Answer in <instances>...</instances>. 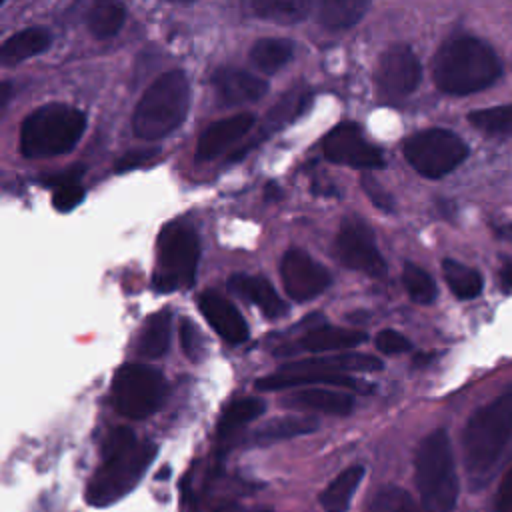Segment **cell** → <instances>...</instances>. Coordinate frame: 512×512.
Masks as SVG:
<instances>
[{
  "label": "cell",
  "mask_w": 512,
  "mask_h": 512,
  "mask_svg": "<svg viewBox=\"0 0 512 512\" xmlns=\"http://www.w3.org/2000/svg\"><path fill=\"white\" fill-rule=\"evenodd\" d=\"M212 86L224 106L256 102L268 92L266 80L238 68H218L212 74Z\"/></svg>",
  "instance_id": "5bb4252c"
},
{
  "label": "cell",
  "mask_w": 512,
  "mask_h": 512,
  "mask_svg": "<svg viewBox=\"0 0 512 512\" xmlns=\"http://www.w3.org/2000/svg\"><path fill=\"white\" fill-rule=\"evenodd\" d=\"M366 340V334L362 330L352 328H340V326H328L318 324L302 334L296 348L308 350V352H330V350H348Z\"/></svg>",
  "instance_id": "44dd1931"
},
{
  "label": "cell",
  "mask_w": 512,
  "mask_h": 512,
  "mask_svg": "<svg viewBox=\"0 0 512 512\" xmlns=\"http://www.w3.org/2000/svg\"><path fill=\"white\" fill-rule=\"evenodd\" d=\"M496 510L512 512V468L506 472V476L500 482V488L496 494Z\"/></svg>",
  "instance_id": "ab89813d"
},
{
  "label": "cell",
  "mask_w": 512,
  "mask_h": 512,
  "mask_svg": "<svg viewBox=\"0 0 512 512\" xmlns=\"http://www.w3.org/2000/svg\"><path fill=\"white\" fill-rule=\"evenodd\" d=\"M422 78L418 56L404 44L390 46L378 60L376 84L382 94L404 98L414 92Z\"/></svg>",
  "instance_id": "4fadbf2b"
},
{
  "label": "cell",
  "mask_w": 512,
  "mask_h": 512,
  "mask_svg": "<svg viewBox=\"0 0 512 512\" xmlns=\"http://www.w3.org/2000/svg\"><path fill=\"white\" fill-rule=\"evenodd\" d=\"M190 106V82L182 70H170L158 76L142 94L134 116V134L154 142L176 130Z\"/></svg>",
  "instance_id": "277c9868"
},
{
  "label": "cell",
  "mask_w": 512,
  "mask_h": 512,
  "mask_svg": "<svg viewBox=\"0 0 512 512\" xmlns=\"http://www.w3.org/2000/svg\"><path fill=\"white\" fill-rule=\"evenodd\" d=\"M252 126H254V116L250 112L232 114L228 118H222L210 124L198 140L196 156H194L196 162H208L216 158L224 148H228L230 144L246 136Z\"/></svg>",
  "instance_id": "e0dca14e"
},
{
  "label": "cell",
  "mask_w": 512,
  "mask_h": 512,
  "mask_svg": "<svg viewBox=\"0 0 512 512\" xmlns=\"http://www.w3.org/2000/svg\"><path fill=\"white\" fill-rule=\"evenodd\" d=\"M442 272L448 288L456 298L470 300L482 292V276L474 268L446 258L442 262Z\"/></svg>",
  "instance_id": "f1b7e54d"
},
{
  "label": "cell",
  "mask_w": 512,
  "mask_h": 512,
  "mask_svg": "<svg viewBox=\"0 0 512 512\" xmlns=\"http://www.w3.org/2000/svg\"><path fill=\"white\" fill-rule=\"evenodd\" d=\"M402 282H404L408 296L416 304H432L436 300V294H438L436 282L424 268H420L412 262H406L404 270H402Z\"/></svg>",
  "instance_id": "836d02e7"
},
{
  "label": "cell",
  "mask_w": 512,
  "mask_h": 512,
  "mask_svg": "<svg viewBox=\"0 0 512 512\" xmlns=\"http://www.w3.org/2000/svg\"><path fill=\"white\" fill-rule=\"evenodd\" d=\"M308 104H310V92L306 88H302V86H296L290 92L282 94V98L268 110V114H266V118H264V122L260 126L262 128V136L258 138V142L266 134H270L274 130H280L284 124H288L296 116H300L308 108Z\"/></svg>",
  "instance_id": "d4e9b609"
},
{
  "label": "cell",
  "mask_w": 512,
  "mask_h": 512,
  "mask_svg": "<svg viewBox=\"0 0 512 512\" xmlns=\"http://www.w3.org/2000/svg\"><path fill=\"white\" fill-rule=\"evenodd\" d=\"M502 74L496 52L482 40L460 36L444 42L432 62L434 84L454 96H466L492 86Z\"/></svg>",
  "instance_id": "7a4b0ae2"
},
{
  "label": "cell",
  "mask_w": 512,
  "mask_h": 512,
  "mask_svg": "<svg viewBox=\"0 0 512 512\" xmlns=\"http://www.w3.org/2000/svg\"><path fill=\"white\" fill-rule=\"evenodd\" d=\"M82 200H84V188L78 182L58 186V188H54V194H52V206L58 212H70Z\"/></svg>",
  "instance_id": "d590c367"
},
{
  "label": "cell",
  "mask_w": 512,
  "mask_h": 512,
  "mask_svg": "<svg viewBox=\"0 0 512 512\" xmlns=\"http://www.w3.org/2000/svg\"><path fill=\"white\" fill-rule=\"evenodd\" d=\"M414 470L424 512H452L458 500V474L446 430H434L420 442Z\"/></svg>",
  "instance_id": "5b68a950"
},
{
  "label": "cell",
  "mask_w": 512,
  "mask_h": 512,
  "mask_svg": "<svg viewBox=\"0 0 512 512\" xmlns=\"http://www.w3.org/2000/svg\"><path fill=\"white\" fill-rule=\"evenodd\" d=\"M300 384H330V386L348 388L360 394H366L370 390L368 384H364L362 380L350 374H328V372H316V370H280L276 374L262 376L254 382L258 390H266V392L294 388Z\"/></svg>",
  "instance_id": "9a60e30c"
},
{
  "label": "cell",
  "mask_w": 512,
  "mask_h": 512,
  "mask_svg": "<svg viewBox=\"0 0 512 512\" xmlns=\"http://www.w3.org/2000/svg\"><path fill=\"white\" fill-rule=\"evenodd\" d=\"M512 440V388L478 408L464 432L462 454L470 478H486Z\"/></svg>",
  "instance_id": "3957f363"
},
{
  "label": "cell",
  "mask_w": 512,
  "mask_h": 512,
  "mask_svg": "<svg viewBox=\"0 0 512 512\" xmlns=\"http://www.w3.org/2000/svg\"><path fill=\"white\" fill-rule=\"evenodd\" d=\"M284 404L296 410H316L324 414L334 416H346L354 408V398L346 392L328 390V388H304L288 398H284Z\"/></svg>",
  "instance_id": "ffe728a7"
},
{
  "label": "cell",
  "mask_w": 512,
  "mask_h": 512,
  "mask_svg": "<svg viewBox=\"0 0 512 512\" xmlns=\"http://www.w3.org/2000/svg\"><path fill=\"white\" fill-rule=\"evenodd\" d=\"M52 44L50 30L42 26H30L16 34H12L0 48L2 64H18L28 60L40 52H44Z\"/></svg>",
  "instance_id": "7402d4cb"
},
{
  "label": "cell",
  "mask_w": 512,
  "mask_h": 512,
  "mask_svg": "<svg viewBox=\"0 0 512 512\" xmlns=\"http://www.w3.org/2000/svg\"><path fill=\"white\" fill-rule=\"evenodd\" d=\"M84 168L82 166H72L68 170H62V172H56V174H50L44 182L58 188V186H64V184H72V182H78V178L82 176Z\"/></svg>",
  "instance_id": "60d3db41"
},
{
  "label": "cell",
  "mask_w": 512,
  "mask_h": 512,
  "mask_svg": "<svg viewBox=\"0 0 512 512\" xmlns=\"http://www.w3.org/2000/svg\"><path fill=\"white\" fill-rule=\"evenodd\" d=\"M324 156L334 164H346L360 170H374L384 166L382 152L372 146L352 122L332 128L322 142Z\"/></svg>",
  "instance_id": "8fae6325"
},
{
  "label": "cell",
  "mask_w": 512,
  "mask_h": 512,
  "mask_svg": "<svg viewBox=\"0 0 512 512\" xmlns=\"http://www.w3.org/2000/svg\"><path fill=\"white\" fill-rule=\"evenodd\" d=\"M294 44L286 38H260L250 50V60L262 72H278L292 60Z\"/></svg>",
  "instance_id": "83f0119b"
},
{
  "label": "cell",
  "mask_w": 512,
  "mask_h": 512,
  "mask_svg": "<svg viewBox=\"0 0 512 512\" xmlns=\"http://www.w3.org/2000/svg\"><path fill=\"white\" fill-rule=\"evenodd\" d=\"M212 512H274V510L268 506H246L238 502H224L216 506Z\"/></svg>",
  "instance_id": "b9f144b4"
},
{
  "label": "cell",
  "mask_w": 512,
  "mask_h": 512,
  "mask_svg": "<svg viewBox=\"0 0 512 512\" xmlns=\"http://www.w3.org/2000/svg\"><path fill=\"white\" fill-rule=\"evenodd\" d=\"M366 468L362 464H354L344 468L320 494V506L324 512H346L350 508L352 496L360 486Z\"/></svg>",
  "instance_id": "603a6c76"
},
{
  "label": "cell",
  "mask_w": 512,
  "mask_h": 512,
  "mask_svg": "<svg viewBox=\"0 0 512 512\" xmlns=\"http://www.w3.org/2000/svg\"><path fill=\"white\" fill-rule=\"evenodd\" d=\"M86 128L82 110L52 102L30 112L20 126V152L26 158H52L70 152Z\"/></svg>",
  "instance_id": "8992f818"
},
{
  "label": "cell",
  "mask_w": 512,
  "mask_h": 512,
  "mask_svg": "<svg viewBox=\"0 0 512 512\" xmlns=\"http://www.w3.org/2000/svg\"><path fill=\"white\" fill-rule=\"evenodd\" d=\"M158 446L140 442L130 428H116L104 442V460L86 488L90 506H108L124 498L152 464Z\"/></svg>",
  "instance_id": "6da1fadb"
},
{
  "label": "cell",
  "mask_w": 512,
  "mask_h": 512,
  "mask_svg": "<svg viewBox=\"0 0 512 512\" xmlns=\"http://www.w3.org/2000/svg\"><path fill=\"white\" fill-rule=\"evenodd\" d=\"M254 16L274 24H296L308 16L312 2L308 0H254L248 4Z\"/></svg>",
  "instance_id": "484cf974"
},
{
  "label": "cell",
  "mask_w": 512,
  "mask_h": 512,
  "mask_svg": "<svg viewBox=\"0 0 512 512\" xmlns=\"http://www.w3.org/2000/svg\"><path fill=\"white\" fill-rule=\"evenodd\" d=\"M336 254L340 262L352 270L374 278H382L386 274V262L376 248L370 226L362 218L348 216L342 220L336 234Z\"/></svg>",
  "instance_id": "30bf717a"
},
{
  "label": "cell",
  "mask_w": 512,
  "mask_h": 512,
  "mask_svg": "<svg viewBox=\"0 0 512 512\" xmlns=\"http://www.w3.org/2000/svg\"><path fill=\"white\" fill-rule=\"evenodd\" d=\"M316 428H318V420L312 416H280V418H272L266 424H262L252 434V440L258 446H268V444H274L280 440L310 434Z\"/></svg>",
  "instance_id": "cb8c5ba5"
},
{
  "label": "cell",
  "mask_w": 512,
  "mask_h": 512,
  "mask_svg": "<svg viewBox=\"0 0 512 512\" xmlns=\"http://www.w3.org/2000/svg\"><path fill=\"white\" fill-rule=\"evenodd\" d=\"M264 412V402L258 398H240L226 406L218 422V436L228 438L248 422L256 420Z\"/></svg>",
  "instance_id": "1f68e13d"
},
{
  "label": "cell",
  "mask_w": 512,
  "mask_h": 512,
  "mask_svg": "<svg viewBox=\"0 0 512 512\" xmlns=\"http://www.w3.org/2000/svg\"><path fill=\"white\" fill-rule=\"evenodd\" d=\"M370 8L366 0H324L318 4V22L326 28H350Z\"/></svg>",
  "instance_id": "4316f807"
},
{
  "label": "cell",
  "mask_w": 512,
  "mask_h": 512,
  "mask_svg": "<svg viewBox=\"0 0 512 512\" xmlns=\"http://www.w3.org/2000/svg\"><path fill=\"white\" fill-rule=\"evenodd\" d=\"M280 278L286 294L296 302H306L322 294L330 282V272L308 252L292 248L280 262Z\"/></svg>",
  "instance_id": "7c38bea8"
},
{
  "label": "cell",
  "mask_w": 512,
  "mask_h": 512,
  "mask_svg": "<svg viewBox=\"0 0 512 512\" xmlns=\"http://www.w3.org/2000/svg\"><path fill=\"white\" fill-rule=\"evenodd\" d=\"M198 308L220 338L230 344H240L248 338V324L232 302L216 292H204L198 298Z\"/></svg>",
  "instance_id": "2e32d148"
},
{
  "label": "cell",
  "mask_w": 512,
  "mask_h": 512,
  "mask_svg": "<svg viewBox=\"0 0 512 512\" xmlns=\"http://www.w3.org/2000/svg\"><path fill=\"white\" fill-rule=\"evenodd\" d=\"M168 384L164 376L144 364H124L112 380L114 408L132 420L154 414L166 400Z\"/></svg>",
  "instance_id": "ba28073f"
},
{
  "label": "cell",
  "mask_w": 512,
  "mask_h": 512,
  "mask_svg": "<svg viewBox=\"0 0 512 512\" xmlns=\"http://www.w3.org/2000/svg\"><path fill=\"white\" fill-rule=\"evenodd\" d=\"M180 344L184 354L188 356V360L192 362H200L204 358L206 352V344H204V336L198 330V326L190 320V318H182L180 320Z\"/></svg>",
  "instance_id": "e575fe53"
},
{
  "label": "cell",
  "mask_w": 512,
  "mask_h": 512,
  "mask_svg": "<svg viewBox=\"0 0 512 512\" xmlns=\"http://www.w3.org/2000/svg\"><path fill=\"white\" fill-rule=\"evenodd\" d=\"M360 184H362L366 196L372 200V204H374L376 208H380V210H384V212H392V208H394L392 196H390L372 176H362Z\"/></svg>",
  "instance_id": "74e56055"
},
{
  "label": "cell",
  "mask_w": 512,
  "mask_h": 512,
  "mask_svg": "<svg viewBox=\"0 0 512 512\" xmlns=\"http://www.w3.org/2000/svg\"><path fill=\"white\" fill-rule=\"evenodd\" d=\"M404 156L424 178H442L466 160L468 146L450 130L428 128L404 142Z\"/></svg>",
  "instance_id": "9c48e42d"
},
{
  "label": "cell",
  "mask_w": 512,
  "mask_h": 512,
  "mask_svg": "<svg viewBox=\"0 0 512 512\" xmlns=\"http://www.w3.org/2000/svg\"><path fill=\"white\" fill-rule=\"evenodd\" d=\"M376 348L384 354H402L412 348V342L396 330H382L376 334Z\"/></svg>",
  "instance_id": "8d00e7d4"
},
{
  "label": "cell",
  "mask_w": 512,
  "mask_h": 512,
  "mask_svg": "<svg viewBox=\"0 0 512 512\" xmlns=\"http://www.w3.org/2000/svg\"><path fill=\"white\" fill-rule=\"evenodd\" d=\"M502 282L506 286H512V262H508L504 268H502Z\"/></svg>",
  "instance_id": "f6af8a7d"
},
{
  "label": "cell",
  "mask_w": 512,
  "mask_h": 512,
  "mask_svg": "<svg viewBox=\"0 0 512 512\" xmlns=\"http://www.w3.org/2000/svg\"><path fill=\"white\" fill-rule=\"evenodd\" d=\"M468 122L490 136H508L512 134V104L480 108L468 114Z\"/></svg>",
  "instance_id": "d6a6232c"
},
{
  "label": "cell",
  "mask_w": 512,
  "mask_h": 512,
  "mask_svg": "<svg viewBox=\"0 0 512 512\" xmlns=\"http://www.w3.org/2000/svg\"><path fill=\"white\" fill-rule=\"evenodd\" d=\"M170 344V312L162 310L150 316L140 336V354L146 358H160L166 354Z\"/></svg>",
  "instance_id": "4dcf8cb0"
},
{
  "label": "cell",
  "mask_w": 512,
  "mask_h": 512,
  "mask_svg": "<svg viewBox=\"0 0 512 512\" xmlns=\"http://www.w3.org/2000/svg\"><path fill=\"white\" fill-rule=\"evenodd\" d=\"M382 360L372 354L360 352H340L330 356H314L284 364L280 370H316L328 374H348V372H376L382 370Z\"/></svg>",
  "instance_id": "ac0fdd59"
},
{
  "label": "cell",
  "mask_w": 512,
  "mask_h": 512,
  "mask_svg": "<svg viewBox=\"0 0 512 512\" xmlns=\"http://www.w3.org/2000/svg\"><path fill=\"white\" fill-rule=\"evenodd\" d=\"M126 20V8L120 2H96L86 18L92 36L104 40L114 36Z\"/></svg>",
  "instance_id": "f546056e"
},
{
  "label": "cell",
  "mask_w": 512,
  "mask_h": 512,
  "mask_svg": "<svg viewBox=\"0 0 512 512\" xmlns=\"http://www.w3.org/2000/svg\"><path fill=\"white\" fill-rule=\"evenodd\" d=\"M198 256L200 246L196 232L180 222L166 224L158 234V272L154 274V288L158 292L188 288L196 276Z\"/></svg>",
  "instance_id": "52a82bcc"
},
{
  "label": "cell",
  "mask_w": 512,
  "mask_h": 512,
  "mask_svg": "<svg viewBox=\"0 0 512 512\" xmlns=\"http://www.w3.org/2000/svg\"><path fill=\"white\" fill-rule=\"evenodd\" d=\"M394 512H418V508H416V504L412 502V498L406 492L398 490V500H396Z\"/></svg>",
  "instance_id": "7bdbcfd3"
},
{
  "label": "cell",
  "mask_w": 512,
  "mask_h": 512,
  "mask_svg": "<svg viewBox=\"0 0 512 512\" xmlns=\"http://www.w3.org/2000/svg\"><path fill=\"white\" fill-rule=\"evenodd\" d=\"M158 154V148H142V150H132V152H126L122 154L116 164H114V170L116 172H126V170H132L136 166H142L144 162L152 160L154 156Z\"/></svg>",
  "instance_id": "f35d334b"
},
{
  "label": "cell",
  "mask_w": 512,
  "mask_h": 512,
  "mask_svg": "<svg viewBox=\"0 0 512 512\" xmlns=\"http://www.w3.org/2000/svg\"><path fill=\"white\" fill-rule=\"evenodd\" d=\"M228 288L242 296L244 300L256 304L264 316L268 318H280L288 312L286 302L276 294L272 284L262 276H250V274H232L228 278Z\"/></svg>",
  "instance_id": "d6986e66"
},
{
  "label": "cell",
  "mask_w": 512,
  "mask_h": 512,
  "mask_svg": "<svg viewBox=\"0 0 512 512\" xmlns=\"http://www.w3.org/2000/svg\"><path fill=\"white\" fill-rule=\"evenodd\" d=\"M8 98H10V82L4 80V82H2V92H0V108L6 106Z\"/></svg>",
  "instance_id": "ee69618b"
}]
</instances>
